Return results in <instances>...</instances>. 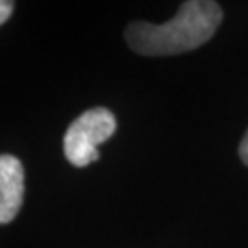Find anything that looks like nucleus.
Wrapping results in <instances>:
<instances>
[{"label": "nucleus", "mask_w": 248, "mask_h": 248, "mask_svg": "<svg viewBox=\"0 0 248 248\" xmlns=\"http://www.w3.org/2000/svg\"><path fill=\"white\" fill-rule=\"evenodd\" d=\"M239 156H241V160H243V164H245V166H248V131H247V134L243 136V140H241Z\"/></svg>", "instance_id": "nucleus-5"}, {"label": "nucleus", "mask_w": 248, "mask_h": 248, "mask_svg": "<svg viewBox=\"0 0 248 248\" xmlns=\"http://www.w3.org/2000/svg\"><path fill=\"white\" fill-rule=\"evenodd\" d=\"M13 8H15V4L13 2H8V0H0V26L11 17V13H13Z\"/></svg>", "instance_id": "nucleus-4"}, {"label": "nucleus", "mask_w": 248, "mask_h": 248, "mask_svg": "<svg viewBox=\"0 0 248 248\" xmlns=\"http://www.w3.org/2000/svg\"><path fill=\"white\" fill-rule=\"evenodd\" d=\"M116 133V118L105 107L85 110L64 134V156L76 168H87L99 158L98 147Z\"/></svg>", "instance_id": "nucleus-2"}, {"label": "nucleus", "mask_w": 248, "mask_h": 248, "mask_svg": "<svg viewBox=\"0 0 248 248\" xmlns=\"http://www.w3.org/2000/svg\"><path fill=\"white\" fill-rule=\"evenodd\" d=\"M222 22V9L212 0H189L164 24L143 20L125 28V41L133 52L145 57H162L191 52L206 45Z\"/></svg>", "instance_id": "nucleus-1"}, {"label": "nucleus", "mask_w": 248, "mask_h": 248, "mask_svg": "<svg viewBox=\"0 0 248 248\" xmlns=\"http://www.w3.org/2000/svg\"><path fill=\"white\" fill-rule=\"evenodd\" d=\"M24 201V166L13 155H0V224H9Z\"/></svg>", "instance_id": "nucleus-3"}]
</instances>
